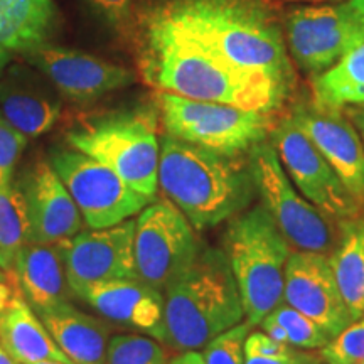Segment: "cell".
I'll use <instances>...</instances> for the list:
<instances>
[{"label":"cell","mask_w":364,"mask_h":364,"mask_svg":"<svg viewBox=\"0 0 364 364\" xmlns=\"http://www.w3.org/2000/svg\"><path fill=\"white\" fill-rule=\"evenodd\" d=\"M56 24L54 0H0V46L27 54L48 44Z\"/></svg>","instance_id":"603a6c76"},{"label":"cell","mask_w":364,"mask_h":364,"mask_svg":"<svg viewBox=\"0 0 364 364\" xmlns=\"http://www.w3.org/2000/svg\"><path fill=\"white\" fill-rule=\"evenodd\" d=\"M179 361H181V364H186L184 359H182V356H179Z\"/></svg>","instance_id":"7bdbcfd3"},{"label":"cell","mask_w":364,"mask_h":364,"mask_svg":"<svg viewBox=\"0 0 364 364\" xmlns=\"http://www.w3.org/2000/svg\"><path fill=\"white\" fill-rule=\"evenodd\" d=\"M11 273L21 295L36 314L70 302L73 290L61 241L27 243Z\"/></svg>","instance_id":"ffe728a7"},{"label":"cell","mask_w":364,"mask_h":364,"mask_svg":"<svg viewBox=\"0 0 364 364\" xmlns=\"http://www.w3.org/2000/svg\"><path fill=\"white\" fill-rule=\"evenodd\" d=\"M107 364H171L166 349L147 336L122 334L110 339Z\"/></svg>","instance_id":"4316f807"},{"label":"cell","mask_w":364,"mask_h":364,"mask_svg":"<svg viewBox=\"0 0 364 364\" xmlns=\"http://www.w3.org/2000/svg\"><path fill=\"white\" fill-rule=\"evenodd\" d=\"M252 326L240 322L204 346V364H245V341Z\"/></svg>","instance_id":"f546056e"},{"label":"cell","mask_w":364,"mask_h":364,"mask_svg":"<svg viewBox=\"0 0 364 364\" xmlns=\"http://www.w3.org/2000/svg\"><path fill=\"white\" fill-rule=\"evenodd\" d=\"M285 43L300 70L317 76L364 44V38L346 2H339L292 9L285 17Z\"/></svg>","instance_id":"7c38bea8"},{"label":"cell","mask_w":364,"mask_h":364,"mask_svg":"<svg viewBox=\"0 0 364 364\" xmlns=\"http://www.w3.org/2000/svg\"><path fill=\"white\" fill-rule=\"evenodd\" d=\"M17 297H21V292L17 289L12 273L0 268V311L7 307L9 304H12Z\"/></svg>","instance_id":"e575fe53"},{"label":"cell","mask_w":364,"mask_h":364,"mask_svg":"<svg viewBox=\"0 0 364 364\" xmlns=\"http://www.w3.org/2000/svg\"><path fill=\"white\" fill-rule=\"evenodd\" d=\"M36 364H68V363H59V361H41V363H36Z\"/></svg>","instance_id":"60d3db41"},{"label":"cell","mask_w":364,"mask_h":364,"mask_svg":"<svg viewBox=\"0 0 364 364\" xmlns=\"http://www.w3.org/2000/svg\"><path fill=\"white\" fill-rule=\"evenodd\" d=\"M91 11L113 34L134 43L139 22L136 0H86Z\"/></svg>","instance_id":"f1b7e54d"},{"label":"cell","mask_w":364,"mask_h":364,"mask_svg":"<svg viewBox=\"0 0 364 364\" xmlns=\"http://www.w3.org/2000/svg\"><path fill=\"white\" fill-rule=\"evenodd\" d=\"M75 297L102 314L113 324L139 331L164 343V294L136 279H117L91 284Z\"/></svg>","instance_id":"ac0fdd59"},{"label":"cell","mask_w":364,"mask_h":364,"mask_svg":"<svg viewBox=\"0 0 364 364\" xmlns=\"http://www.w3.org/2000/svg\"><path fill=\"white\" fill-rule=\"evenodd\" d=\"M287 332L289 344L299 349H321L329 343L331 338L318 327L312 318L304 316L297 309L290 307L284 300L267 316Z\"/></svg>","instance_id":"83f0119b"},{"label":"cell","mask_w":364,"mask_h":364,"mask_svg":"<svg viewBox=\"0 0 364 364\" xmlns=\"http://www.w3.org/2000/svg\"><path fill=\"white\" fill-rule=\"evenodd\" d=\"M225 253L243 302L245 321L260 322L284 300L289 241L268 211L255 206L231 218L225 235Z\"/></svg>","instance_id":"8992f818"},{"label":"cell","mask_w":364,"mask_h":364,"mask_svg":"<svg viewBox=\"0 0 364 364\" xmlns=\"http://www.w3.org/2000/svg\"><path fill=\"white\" fill-rule=\"evenodd\" d=\"M248 154L255 188L260 194L263 208L290 247L329 257L336 250V231L329 216L299 193L287 176L273 144L265 140Z\"/></svg>","instance_id":"ba28073f"},{"label":"cell","mask_w":364,"mask_h":364,"mask_svg":"<svg viewBox=\"0 0 364 364\" xmlns=\"http://www.w3.org/2000/svg\"><path fill=\"white\" fill-rule=\"evenodd\" d=\"M140 75L159 91L272 113L289 86L238 68L208 51L171 22L139 12L134 38Z\"/></svg>","instance_id":"6da1fadb"},{"label":"cell","mask_w":364,"mask_h":364,"mask_svg":"<svg viewBox=\"0 0 364 364\" xmlns=\"http://www.w3.org/2000/svg\"><path fill=\"white\" fill-rule=\"evenodd\" d=\"M68 144L124 179L154 203L159 189L161 142L152 110H118L80 117L68 130Z\"/></svg>","instance_id":"5b68a950"},{"label":"cell","mask_w":364,"mask_h":364,"mask_svg":"<svg viewBox=\"0 0 364 364\" xmlns=\"http://www.w3.org/2000/svg\"><path fill=\"white\" fill-rule=\"evenodd\" d=\"M27 145V136L0 115V179L11 184L17 162Z\"/></svg>","instance_id":"1f68e13d"},{"label":"cell","mask_w":364,"mask_h":364,"mask_svg":"<svg viewBox=\"0 0 364 364\" xmlns=\"http://www.w3.org/2000/svg\"><path fill=\"white\" fill-rule=\"evenodd\" d=\"M272 144L287 176L307 201L334 220L351 221L359 215L361 204L292 117L272 130Z\"/></svg>","instance_id":"8fae6325"},{"label":"cell","mask_w":364,"mask_h":364,"mask_svg":"<svg viewBox=\"0 0 364 364\" xmlns=\"http://www.w3.org/2000/svg\"><path fill=\"white\" fill-rule=\"evenodd\" d=\"M304 354H289V356H260V354H245V364H307Z\"/></svg>","instance_id":"836d02e7"},{"label":"cell","mask_w":364,"mask_h":364,"mask_svg":"<svg viewBox=\"0 0 364 364\" xmlns=\"http://www.w3.org/2000/svg\"><path fill=\"white\" fill-rule=\"evenodd\" d=\"M182 359H184L186 364H204L203 356L199 353H196V351L184 353V354H182Z\"/></svg>","instance_id":"74e56055"},{"label":"cell","mask_w":364,"mask_h":364,"mask_svg":"<svg viewBox=\"0 0 364 364\" xmlns=\"http://www.w3.org/2000/svg\"><path fill=\"white\" fill-rule=\"evenodd\" d=\"M31 225V243H56L78 235L83 216L51 164L38 161L19 181Z\"/></svg>","instance_id":"2e32d148"},{"label":"cell","mask_w":364,"mask_h":364,"mask_svg":"<svg viewBox=\"0 0 364 364\" xmlns=\"http://www.w3.org/2000/svg\"><path fill=\"white\" fill-rule=\"evenodd\" d=\"M157 105L167 135L225 156H241L265 142L272 132L267 112L199 102L159 91Z\"/></svg>","instance_id":"52a82bcc"},{"label":"cell","mask_w":364,"mask_h":364,"mask_svg":"<svg viewBox=\"0 0 364 364\" xmlns=\"http://www.w3.org/2000/svg\"><path fill=\"white\" fill-rule=\"evenodd\" d=\"M284 302L312 318L329 338L351 326L354 318L339 292L327 255L295 250L285 268Z\"/></svg>","instance_id":"5bb4252c"},{"label":"cell","mask_w":364,"mask_h":364,"mask_svg":"<svg viewBox=\"0 0 364 364\" xmlns=\"http://www.w3.org/2000/svg\"><path fill=\"white\" fill-rule=\"evenodd\" d=\"M361 364H364V363H361Z\"/></svg>","instance_id":"bcb514c9"},{"label":"cell","mask_w":364,"mask_h":364,"mask_svg":"<svg viewBox=\"0 0 364 364\" xmlns=\"http://www.w3.org/2000/svg\"><path fill=\"white\" fill-rule=\"evenodd\" d=\"M0 188H4V182H2V179H0Z\"/></svg>","instance_id":"ee69618b"},{"label":"cell","mask_w":364,"mask_h":364,"mask_svg":"<svg viewBox=\"0 0 364 364\" xmlns=\"http://www.w3.org/2000/svg\"><path fill=\"white\" fill-rule=\"evenodd\" d=\"M349 118L353 120L354 129L358 130L359 136L363 139L364 144V105H356V107L349 110Z\"/></svg>","instance_id":"8d00e7d4"},{"label":"cell","mask_w":364,"mask_h":364,"mask_svg":"<svg viewBox=\"0 0 364 364\" xmlns=\"http://www.w3.org/2000/svg\"><path fill=\"white\" fill-rule=\"evenodd\" d=\"M46 329L75 364H107L110 327L70 302L38 312Z\"/></svg>","instance_id":"44dd1931"},{"label":"cell","mask_w":364,"mask_h":364,"mask_svg":"<svg viewBox=\"0 0 364 364\" xmlns=\"http://www.w3.org/2000/svg\"><path fill=\"white\" fill-rule=\"evenodd\" d=\"M49 164L91 230L115 226L150 204V199L127 184L110 167L80 150H54Z\"/></svg>","instance_id":"30bf717a"},{"label":"cell","mask_w":364,"mask_h":364,"mask_svg":"<svg viewBox=\"0 0 364 364\" xmlns=\"http://www.w3.org/2000/svg\"><path fill=\"white\" fill-rule=\"evenodd\" d=\"M346 6H348L349 12L353 14L354 21L358 22L359 29H361L363 38H364V0H344Z\"/></svg>","instance_id":"d590c367"},{"label":"cell","mask_w":364,"mask_h":364,"mask_svg":"<svg viewBox=\"0 0 364 364\" xmlns=\"http://www.w3.org/2000/svg\"><path fill=\"white\" fill-rule=\"evenodd\" d=\"M245 354H260V356H289L295 354L292 346L272 339L265 332H252L245 341Z\"/></svg>","instance_id":"d6a6232c"},{"label":"cell","mask_w":364,"mask_h":364,"mask_svg":"<svg viewBox=\"0 0 364 364\" xmlns=\"http://www.w3.org/2000/svg\"><path fill=\"white\" fill-rule=\"evenodd\" d=\"M135 221L125 220L61 240L73 295L98 282L135 279Z\"/></svg>","instance_id":"9a60e30c"},{"label":"cell","mask_w":364,"mask_h":364,"mask_svg":"<svg viewBox=\"0 0 364 364\" xmlns=\"http://www.w3.org/2000/svg\"><path fill=\"white\" fill-rule=\"evenodd\" d=\"M201 248L188 218L169 199H156L135 220V279L164 294Z\"/></svg>","instance_id":"9c48e42d"},{"label":"cell","mask_w":364,"mask_h":364,"mask_svg":"<svg viewBox=\"0 0 364 364\" xmlns=\"http://www.w3.org/2000/svg\"><path fill=\"white\" fill-rule=\"evenodd\" d=\"M364 225H348L329 262L339 292L354 321L364 318Z\"/></svg>","instance_id":"d4e9b609"},{"label":"cell","mask_w":364,"mask_h":364,"mask_svg":"<svg viewBox=\"0 0 364 364\" xmlns=\"http://www.w3.org/2000/svg\"><path fill=\"white\" fill-rule=\"evenodd\" d=\"M363 235H364V226H363Z\"/></svg>","instance_id":"f6af8a7d"},{"label":"cell","mask_w":364,"mask_h":364,"mask_svg":"<svg viewBox=\"0 0 364 364\" xmlns=\"http://www.w3.org/2000/svg\"><path fill=\"white\" fill-rule=\"evenodd\" d=\"M31 243L24 194L17 182L0 188V268L12 272L21 250Z\"/></svg>","instance_id":"484cf974"},{"label":"cell","mask_w":364,"mask_h":364,"mask_svg":"<svg viewBox=\"0 0 364 364\" xmlns=\"http://www.w3.org/2000/svg\"><path fill=\"white\" fill-rule=\"evenodd\" d=\"M9 63H11V53H9L7 49H4L2 46H0V75L6 71Z\"/></svg>","instance_id":"f35d334b"},{"label":"cell","mask_w":364,"mask_h":364,"mask_svg":"<svg viewBox=\"0 0 364 364\" xmlns=\"http://www.w3.org/2000/svg\"><path fill=\"white\" fill-rule=\"evenodd\" d=\"M139 12L177 26L231 65L292 86L284 33L267 0H145Z\"/></svg>","instance_id":"7a4b0ae2"},{"label":"cell","mask_w":364,"mask_h":364,"mask_svg":"<svg viewBox=\"0 0 364 364\" xmlns=\"http://www.w3.org/2000/svg\"><path fill=\"white\" fill-rule=\"evenodd\" d=\"M0 364H17L16 359H14L6 349H4L2 344H0Z\"/></svg>","instance_id":"ab89813d"},{"label":"cell","mask_w":364,"mask_h":364,"mask_svg":"<svg viewBox=\"0 0 364 364\" xmlns=\"http://www.w3.org/2000/svg\"><path fill=\"white\" fill-rule=\"evenodd\" d=\"M43 73L63 98L75 103H91L115 90L134 83V73L93 54L70 48L44 44L24 54Z\"/></svg>","instance_id":"4fadbf2b"},{"label":"cell","mask_w":364,"mask_h":364,"mask_svg":"<svg viewBox=\"0 0 364 364\" xmlns=\"http://www.w3.org/2000/svg\"><path fill=\"white\" fill-rule=\"evenodd\" d=\"M321 358L327 364L364 363V318L354 321L321 348Z\"/></svg>","instance_id":"4dcf8cb0"},{"label":"cell","mask_w":364,"mask_h":364,"mask_svg":"<svg viewBox=\"0 0 364 364\" xmlns=\"http://www.w3.org/2000/svg\"><path fill=\"white\" fill-rule=\"evenodd\" d=\"M0 115L26 136H39L61 117L58 90L22 66L0 75Z\"/></svg>","instance_id":"d6986e66"},{"label":"cell","mask_w":364,"mask_h":364,"mask_svg":"<svg viewBox=\"0 0 364 364\" xmlns=\"http://www.w3.org/2000/svg\"><path fill=\"white\" fill-rule=\"evenodd\" d=\"M314 105L341 110L348 105H364V44L354 48L312 83Z\"/></svg>","instance_id":"cb8c5ba5"},{"label":"cell","mask_w":364,"mask_h":364,"mask_svg":"<svg viewBox=\"0 0 364 364\" xmlns=\"http://www.w3.org/2000/svg\"><path fill=\"white\" fill-rule=\"evenodd\" d=\"M290 117L306 132L354 199L364 206V144L351 122L339 110L316 105L299 107Z\"/></svg>","instance_id":"e0dca14e"},{"label":"cell","mask_w":364,"mask_h":364,"mask_svg":"<svg viewBox=\"0 0 364 364\" xmlns=\"http://www.w3.org/2000/svg\"><path fill=\"white\" fill-rule=\"evenodd\" d=\"M243 318V302L225 250L201 248L164 292V344L174 351H198Z\"/></svg>","instance_id":"277c9868"},{"label":"cell","mask_w":364,"mask_h":364,"mask_svg":"<svg viewBox=\"0 0 364 364\" xmlns=\"http://www.w3.org/2000/svg\"><path fill=\"white\" fill-rule=\"evenodd\" d=\"M0 344L17 364L41 361L75 364L59 349L43 321L22 295L0 311Z\"/></svg>","instance_id":"7402d4cb"},{"label":"cell","mask_w":364,"mask_h":364,"mask_svg":"<svg viewBox=\"0 0 364 364\" xmlns=\"http://www.w3.org/2000/svg\"><path fill=\"white\" fill-rule=\"evenodd\" d=\"M171 364H181V361H179V358H176V359H172V361H171Z\"/></svg>","instance_id":"b9f144b4"},{"label":"cell","mask_w":364,"mask_h":364,"mask_svg":"<svg viewBox=\"0 0 364 364\" xmlns=\"http://www.w3.org/2000/svg\"><path fill=\"white\" fill-rule=\"evenodd\" d=\"M159 188L198 231L240 215L257 193L248 161L167 134L161 139Z\"/></svg>","instance_id":"3957f363"}]
</instances>
